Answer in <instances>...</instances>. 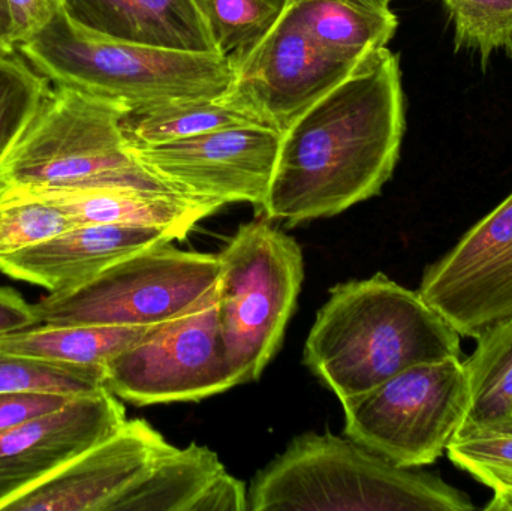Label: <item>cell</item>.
<instances>
[{
  "label": "cell",
  "instance_id": "obj_32",
  "mask_svg": "<svg viewBox=\"0 0 512 511\" xmlns=\"http://www.w3.org/2000/svg\"><path fill=\"white\" fill-rule=\"evenodd\" d=\"M472 477L493 492L487 511H512V473L478 471Z\"/></svg>",
  "mask_w": 512,
  "mask_h": 511
},
{
  "label": "cell",
  "instance_id": "obj_21",
  "mask_svg": "<svg viewBox=\"0 0 512 511\" xmlns=\"http://www.w3.org/2000/svg\"><path fill=\"white\" fill-rule=\"evenodd\" d=\"M242 125L270 126L251 108L234 101L227 92L215 98L186 99L138 108L128 111L120 122L123 137L131 149Z\"/></svg>",
  "mask_w": 512,
  "mask_h": 511
},
{
  "label": "cell",
  "instance_id": "obj_8",
  "mask_svg": "<svg viewBox=\"0 0 512 511\" xmlns=\"http://www.w3.org/2000/svg\"><path fill=\"white\" fill-rule=\"evenodd\" d=\"M471 402L462 357L412 366L340 402L345 435L405 468L435 464L465 423Z\"/></svg>",
  "mask_w": 512,
  "mask_h": 511
},
{
  "label": "cell",
  "instance_id": "obj_7",
  "mask_svg": "<svg viewBox=\"0 0 512 511\" xmlns=\"http://www.w3.org/2000/svg\"><path fill=\"white\" fill-rule=\"evenodd\" d=\"M218 255L174 242L135 252L81 287L33 305L39 324L152 327L185 314L218 287Z\"/></svg>",
  "mask_w": 512,
  "mask_h": 511
},
{
  "label": "cell",
  "instance_id": "obj_4",
  "mask_svg": "<svg viewBox=\"0 0 512 511\" xmlns=\"http://www.w3.org/2000/svg\"><path fill=\"white\" fill-rule=\"evenodd\" d=\"M249 511H468L471 497L424 468H405L325 432L294 438L262 468Z\"/></svg>",
  "mask_w": 512,
  "mask_h": 511
},
{
  "label": "cell",
  "instance_id": "obj_13",
  "mask_svg": "<svg viewBox=\"0 0 512 511\" xmlns=\"http://www.w3.org/2000/svg\"><path fill=\"white\" fill-rule=\"evenodd\" d=\"M126 410L107 387L0 432V510L113 434Z\"/></svg>",
  "mask_w": 512,
  "mask_h": 511
},
{
  "label": "cell",
  "instance_id": "obj_3",
  "mask_svg": "<svg viewBox=\"0 0 512 511\" xmlns=\"http://www.w3.org/2000/svg\"><path fill=\"white\" fill-rule=\"evenodd\" d=\"M17 53L51 86L69 87L129 111L224 95L236 69L216 51H183L108 38L65 8Z\"/></svg>",
  "mask_w": 512,
  "mask_h": 511
},
{
  "label": "cell",
  "instance_id": "obj_12",
  "mask_svg": "<svg viewBox=\"0 0 512 511\" xmlns=\"http://www.w3.org/2000/svg\"><path fill=\"white\" fill-rule=\"evenodd\" d=\"M233 65L228 95L283 132L360 63L328 53L286 6L270 32Z\"/></svg>",
  "mask_w": 512,
  "mask_h": 511
},
{
  "label": "cell",
  "instance_id": "obj_18",
  "mask_svg": "<svg viewBox=\"0 0 512 511\" xmlns=\"http://www.w3.org/2000/svg\"><path fill=\"white\" fill-rule=\"evenodd\" d=\"M17 189L50 201L68 215L74 225H149L179 231L183 237L221 207L192 200L173 192L144 191L122 186L99 188H38L0 186Z\"/></svg>",
  "mask_w": 512,
  "mask_h": 511
},
{
  "label": "cell",
  "instance_id": "obj_24",
  "mask_svg": "<svg viewBox=\"0 0 512 511\" xmlns=\"http://www.w3.org/2000/svg\"><path fill=\"white\" fill-rule=\"evenodd\" d=\"M74 227L60 207L35 195L0 188V258Z\"/></svg>",
  "mask_w": 512,
  "mask_h": 511
},
{
  "label": "cell",
  "instance_id": "obj_23",
  "mask_svg": "<svg viewBox=\"0 0 512 511\" xmlns=\"http://www.w3.org/2000/svg\"><path fill=\"white\" fill-rule=\"evenodd\" d=\"M216 51L236 62L277 23L288 0H198Z\"/></svg>",
  "mask_w": 512,
  "mask_h": 511
},
{
  "label": "cell",
  "instance_id": "obj_15",
  "mask_svg": "<svg viewBox=\"0 0 512 511\" xmlns=\"http://www.w3.org/2000/svg\"><path fill=\"white\" fill-rule=\"evenodd\" d=\"M185 237L149 225H74L38 245L0 258V272L48 293L74 290L117 261Z\"/></svg>",
  "mask_w": 512,
  "mask_h": 511
},
{
  "label": "cell",
  "instance_id": "obj_19",
  "mask_svg": "<svg viewBox=\"0 0 512 511\" xmlns=\"http://www.w3.org/2000/svg\"><path fill=\"white\" fill-rule=\"evenodd\" d=\"M288 8L322 48L355 65L387 47L399 26L381 0H288Z\"/></svg>",
  "mask_w": 512,
  "mask_h": 511
},
{
  "label": "cell",
  "instance_id": "obj_20",
  "mask_svg": "<svg viewBox=\"0 0 512 511\" xmlns=\"http://www.w3.org/2000/svg\"><path fill=\"white\" fill-rule=\"evenodd\" d=\"M150 327L38 324L0 335V350L44 362L102 368Z\"/></svg>",
  "mask_w": 512,
  "mask_h": 511
},
{
  "label": "cell",
  "instance_id": "obj_14",
  "mask_svg": "<svg viewBox=\"0 0 512 511\" xmlns=\"http://www.w3.org/2000/svg\"><path fill=\"white\" fill-rule=\"evenodd\" d=\"M143 419H126L113 434L8 504L9 511H111L171 449Z\"/></svg>",
  "mask_w": 512,
  "mask_h": 511
},
{
  "label": "cell",
  "instance_id": "obj_29",
  "mask_svg": "<svg viewBox=\"0 0 512 511\" xmlns=\"http://www.w3.org/2000/svg\"><path fill=\"white\" fill-rule=\"evenodd\" d=\"M74 398L54 392H0V432L60 410Z\"/></svg>",
  "mask_w": 512,
  "mask_h": 511
},
{
  "label": "cell",
  "instance_id": "obj_1",
  "mask_svg": "<svg viewBox=\"0 0 512 511\" xmlns=\"http://www.w3.org/2000/svg\"><path fill=\"white\" fill-rule=\"evenodd\" d=\"M405 128L399 56L385 47L280 132L265 218L297 225L375 197L393 176Z\"/></svg>",
  "mask_w": 512,
  "mask_h": 511
},
{
  "label": "cell",
  "instance_id": "obj_6",
  "mask_svg": "<svg viewBox=\"0 0 512 511\" xmlns=\"http://www.w3.org/2000/svg\"><path fill=\"white\" fill-rule=\"evenodd\" d=\"M218 257L219 333L239 386L258 380L282 345L303 284V251L264 218L240 225Z\"/></svg>",
  "mask_w": 512,
  "mask_h": 511
},
{
  "label": "cell",
  "instance_id": "obj_27",
  "mask_svg": "<svg viewBox=\"0 0 512 511\" xmlns=\"http://www.w3.org/2000/svg\"><path fill=\"white\" fill-rule=\"evenodd\" d=\"M454 24L457 48L481 54L484 65L512 33V0H441Z\"/></svg>",
  "mask_w": 512,
  "mask_h": 511
},
{
  "label": "cell",
  "instance_id": "obj_9",
  "mask_svg": "<svg viewBox=\"0 0 512 511\" xmlns=\"http://www.w3.org/2000/svg\"><path fill=\"white\" fill-rule=\"evenodd\" d=\"M104 386L140 407L201 401L236 387L219 333L216 290L117 354L105 366Z\"/></svg>",
  "mask_w": 512,
  "mask_h": 511
},
{
  "label": "cell",
  "instance_id": "obj_25",
  "mask_svg": "<svg viewBox=\"0 0 512 511\" xmlns=\"http://www.w3.org/2000/svg\"><path fill=\"white\" fill-rule=\"evenodd\" d=\"M105 369L15 356L0 350V392L83 395L104 386Z\"/></svg>",
  "mask_w": 512,
  "mask_h": 511
},
{
  "label": "cell",
  "instance_id": "obj_16",
  "mask_svg": "<svg viewBox=\"0 0 512 511\" xmlns=\"http://www.w3.org/2000/svg\"><path fill=\"white\" fill-rule=\"evenodd\" d=\"M111 511H249L248 489L209 447H171Z\"/></svg>",
  "mask_w": 512,
  "mask_h": 511
},
{
  "label": "cell",
  "instance_id": "obj_36",
  "mask_svg": "<svg viewBox=\"0 0 512 511\" xmlns=\"http://www.w3.org/2000/svg\"><path fill=\"white\" fill-rule=\"evenodd\" d=\"M197 2H198V0H197Z\"/></svg>",
  "mask_w": 512,
  "mask_h": 511
},
{
  "label": "cell",
  "instance_id": "obj_2",
  "mask_svg": "<svg viewBox=\"0 0 512 511\" xmlns=\"http://www.w3.org/2000/svg\"><path fill=\"white\" fill-rule=\"evenodd\" d=\"M460 338L418 291L376 273L331 288L303 362L342 402L412 366L462 357Z\"/></svg>",
  "mask_w": 512,
  "mask_h": 511
},
{
  "label": "cell",
  "instance_id": "obj_17",
  "mask_svg": "<svg viewBox=\"0 0 512 511\" xmlns=\"http://www.w3.org/2000/svg\"><path fill=\"white\" fill-rule=\"evenodd\" d=\"M65 11L87 29L119 41L216 51L197 0H65Z\"/></svg>",
  "mask_w": 512,
  "mask_h": 511
},
{
  "label": "cell",
  "instance_id": "obj_5",
  "mask_svg": "<svg viewBox=\"0 0 512 511\" xmlns=\"http://www.w3.org/2000/svg\"><path fill=\"white\" fill-rule=\"evenodd\" d=\"M128 111L69 87H51L0 162V186H122L177 194L129 150L120 126Z\"/></svg>",
  "mask_w": 512,
  "mask_h": 511
},
{
  "label": "cell",
  "instance_id": "obj_35",
  "mask_svg": "<svg viewBox=\"0 0 512 511\" xmlns=\"http://www.w3.org/2000/svg\"><path fill=\"white\" fill-rule=\"evenodd\" d=\"M382 3H385V5H390L393 0H381Z\"/></svg>",
  "mask_w": 512,
  "mask_h": 511
},
{
  "label": "cell",
  "instance_id": "obj_31",
  "mask_svg": "<svg viewBox=\"0 0 512 511\" xmlns=\"http://www.w3.org/2000/svg\"><path fill=\"white\" fill-rule=\"evenodd\" d=\"M33 305L27 303L17 290L0 287V335L38 326Z\"/></svg>",
  "mask_w": 512,
  "mask_h": 511
},
{
  "label": "cell",
  "instance_id": "obj_28",
  "mask_svg": "<svg viewBox=\"0 0 512 511\" xmlns=\"http://www.w3.org/2000/svg\"><path fill=\"white\" fill-rule=\"evenodd\" d=\"M448 458L460 470L512 473V432L459 435L447 449Z\"/></svg>",
  "mask_w": 512,
  "mask_h": 511
},
{
  "label": "cell",
  "instance_id": "obj_26",
  "mask_svg": "<svg viewBox=\"0 0 512 511\" xmlns=\"http://www.w3.org/2000/svg\"><path fill=\"white\" fill-rule=\"evenodd\" d=\"M50 89L51 84L20 54L0 56V162Z\"/></svg>",
  "mask_w": 512,
  "mask_h": 511
},
{
  "label": "cell",
  "instance_id": "obj_33",
  "mask_svg": "<svg viewBox=\"0 0 512 511\" xmlns=\"http://www.w3.org/2000/svg\"><path fill=\"white\" fill-rule=\"evenodd\" d=\"M17 53L14 41V20L8 0H0V56Z\"/></svg>",
  "mask_w": 512,
  "mask_h": 511
},
{
  "label": "cell",
  "instance_id": "obj_22",
  "mask_svg": "<svg viewBox=\"0 0 512 511\" xmlns=\"http://www.w3.org/2000/svg\"><path fill=\"white\" fill-rule=\"evenodd\" d=\"M475 341L474 353L463 360L471 402L456 437L512 432V318L490 327Z\"/></svg>",
  "mask_w": 512,
  "mask_h": 511
},
{
  "label": "cell",
  "instance_id": "obj_10",
  "mask_svg": "<svg viewBox=\"0 0 512 511\" xmlns=\"http://www.w3.org/2000/svg\"><path fill=\"white\" fill-rule=\"evenodd\" d=\"M280 132L264 125L231 126L197 137L131 150L171 191L222 207L267 198Z\"/></svg>",
  "mask_w": 512,
  "mask_h": 511
},
{
  "label": "cell",
  "instance_id": "obj_11",
  "mask_svg": "<svg viewBox=\"0 0 512 511\" xmlns=\"http://www.w3.org/2000/svg\"><path fill=\"white\" fill-rule=\"evenodd\" d=\"M418 293L465 338L512 318V192L424 270Z\"/></svg>",
  "mask_w": 512,
  "mask_h": 511
},
{
  "label": "cell",
  "instance_id": "obj_30",
  "mask_svg": "<svg viewBox=\"0 0 512 511\" xmlns=\"http://www.w3.org/2000/svg\"><path fill=\"white\" fill-rule=\"evenodd\" d=\"M14 20L15 45L27 41L47 26L57 12L65 8V0H8Z\"/></svg>",
  "mask_w": 512,
  "mask_h": 511
},
{
  "label": "cell",
  "instance_id": "obj_34",
  "mask_svg": "<svg viewBox=\"0 0 512 511\" xmlns=\"http://www.w3.org/2000/svg\"><path fill=\"white\" fill-rule=\"evenodd\" d=\"M505 48H507L508 54L512 57V33L510 39H508L507 44H505Z\"/></svg>",
  "mask_w": 512,
  "mask_h": 511
}]
</instances>
